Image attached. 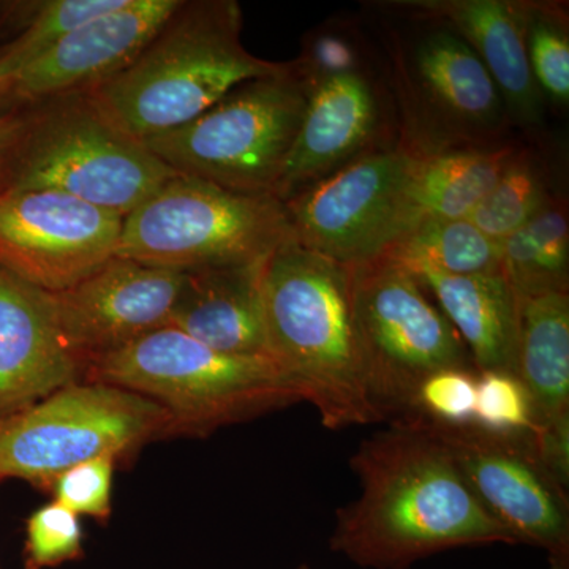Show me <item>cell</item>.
<instances>
[{
    "label": "cell",
    "mask_w": 569,
    "mask_h": 569,
    "mask_svg": "<svg viewBox=\"0 0 569 569\" xmlns=\"http://www.w3.org/2000/svg\"><path fill=\"white\" fill-rule=\"evenodd\" d=\"M291 238L274 194L233 192L178 174L123 217L118 257L189 272L258 263Z\"/></svg>",
    "instance_id": "52a82bcc"
},
{
    "label": "cell",
    "mask_w": 569,
    "mask_h": 569,
    "mask_svg": "<svg viewBox=\"0 0 569 569\" xmlns=\"http://www.w3.org/2000/svg\"><path fill=\"white\" fill-rule=\"evenodd\" d=\"M381 6L373 32L395 97L400 151L427 159L519 138L496 82L462 37L395 2Z\"/></svg>",
    "instance_id": "277c9868"
},
{
    "label": "cell",
    "mask_w": 569,
    "mask_h": 569,
    "mask_svg": "<svg viewBox=\"0 0 569 569\" xmlns=\"http://www.w3.org/2000/svg\"><path fill=\"white\" fill-rule=\"evenodd\" d=\"M266 355L329 430L385 421L367 389L353 268L288 238L264 261Z\"/></svg>",
    "instance_id": "7a4b0ae2"
},
{
    "label": "cell",
    "mask_w": 569,
    "mask_h": 569,
    "mask_svg": "<svg viewBox=\"0 0 569 569\" xmlns=\"http://www.w3.org/2000/svg\"><path fill=\"white\" fill-rule=\"evenodd\" d=\"M397 144L399 122L385 58L369 69L317 82L274 197L283 203L361 157Z\"/></svg>",
    "instance_id": "5bb4252c"
},
{
    "label": "cell",
    "mask_w": 569,
    "mask_h": 569,
    "mask_svg": "<svg viewBox=\"0 0 569 569\" xmlns=\"http://www.w3.org/2000/svg\"><path fill=\"white\" fill-rule=\"evenodd\" d=\"M403 269L436 298L438 309L466 343L477 372L515 373L518 301L503 274L448 276L429 268Z\"/></svg>",
    "instance_id": "ffe728a7"
},
{
    "label": "cell",
    "mask_w": 569,
    "mask_h": 569,
    "mask_svg": "<svg viewBox=\"0 0 569 569\" xmlns=\"http://www.w3.org/2000/svg\"><path fill=\"white\" fill-rule=\"evenodd\" d=\"M84 556L80 516L62 505H44L26 523L24 569L58 568Z\"/></svg>",
    "instance_id": "f1b7e54d"
},
{
    "label": "cell",
    "mask_w": 569,
    "mask_h": 569,
    "mask_svg": "<svg viewBox=\"0 0 569 569\" xmlns=\"http://www.w3.org/2000/svg\"><path fill=\"white\" fill-rule=\"evenodd\" d=\"M82 377L84 367L63 343L47 291L0 269V417Z\"/></svg>",
    "instance_id": "ac0fdd59"
},
{
    "label": "cell",
    "mask_w": 569,
    "mask_h": 569,
    "mask_svg": "<svg viewBox=\"0 0 569 569\" xmlns=\"http://www.w3.org/2000/svg\"><path fill=\"white\" fill-rule=\"evenodd\" d=\"M516 301L515 376L529 392L535 426L568 417L569 291L516 295Z\"/></svg>",
    "instance_id": "44dd1931"
},
{
    "label": "cell",
    "mask_w": 569,
    "mask_h": 569,
    "mask_svg": "<svg viewBox=\"0 0 569 569\" xmlns=\"http://www.w3.org/2000/svg\"><path fill=\"white\" fill-rule=\"evenodd\" d=\"M353 312L367 389L383 419L407 415L433 372L473 367L455 326L417 277L387 258L353 268Z\"/></svg>",
    "instance_id": "30bf717a"
},
{
    "label": "cell",
    "mask_w": 569,
    "mask_h": 569,
    "mask_svg": "<svg viewBox=\"0 0 569 569\" xmlns=\"http://www.w3.org/2000/svg\"><path fill=\"white\" fill-rule=\"evenodd\" d=\"M234 0H181L114 77L81 92L116 129L138 141L192 122L238 86L279 73L246 50Z\"/></svg>",
    "instance_id": "3957f363"
},
{
    "label": "cell",
    "mask_w": 569,
    "mask_h": 569,
    "mask_svg": "<svg viewBox=\"0 0 569 569\" xmlns=\"http://www.w3.org/2000/svg\"><path fill=\"white\" fill-rule=\"evenodd\" d=\"M178 174L84 93H71L29 112L10 190L69 194L123 219Z\"/></svg>",
    "instance_id": "ba28073f"
},
{
    "label": "cell",
    "mask_w": 569,
    "mask_h": 569,
    "mask_svg": "<svg viewBox=\"0 0 569 569\" xmlns=\"http://www.w3.org/2000/svg\"><path fill=\"white\" fill-rule=\"evenodd\" d=\"M531 448L550 477L568 490L569 486V415L537 425L529 433Z\"/></svg>",
    "instance_id": "d6a6232c"
},
{
    "label": "cell",
    "mask_w": 569,
    "mask_h": 569,
    "mask_svg": "<svg viewBox=\"0 0 569 569\" xmlns=\"http://www.w3.org/2000/svg\"><path fill=\"white\" fill-rule=\"evenodd\" d=\"M173 433L162 407L126 389L78 381L31 407L0 417V479L50 488L84 460L127 455Z\"/></svg>",
    "instance_id": "9c48e42d"
},
{
    "label": "cell",
    "mask_w": 569,
    "mask_h": 569,
    "mask_svg": "<svg viewBox=\"0 0 569 569\" xmlns=\"http://www.w3.org/2000/svg\"><path fill=\"white\" fill-rule=\"evenodd\" d=\"M123 0H51L40 3L24 31L0 48V88L43 58L56 44L92 18L118 9Z\"/></svg>",
    "instance_id": "4316f807"
},
{
    "label": "cell",
    "mask_w": 569,
    "mask_h": 569,
    "mask_svg": "<svg viewBox=\"0 0 569 569\" xmlns=\"http://www.w3.org/2000/svg\"><path fill=\"white\" fill-rule=\"evenodd\" d=\"M527 58L548 108L569 107V21L563 3L522 0Z\"/></svg>",
    "instance_id": "484cf974"
},
{
    "label": "cell",
    "mask_w": 569,
    "mask_h": 569,
    "mask_svg": "<svg viewBox=\"0 0 569 569\" xmlns=\"http://www.w3.org/2000/svg\"><path fill=\"white\" fill-rule=\"evenodd\" d=\"M84 381L152 400L173 433H208L299 402L268 356L220 353L163 326L86 367Z\"/></svg>",
    "instance_id": "5b68a950"
},
{
    "label": "cell",
    "mask_w": 569,
    "mask_h": 569,
    "mask_svg": "<svg viewBox=\"0 0 569 569\" xmlns=\"http://www.w3.org/2000/svg\"><path fill=\"white\" fill-rule=\"evenodd\" d=\"M381 58L380 47H373L361 26L350 20H329L306 33L295 63L310 88L328 78L369 69Z\"/></svg>",
    "instance_id": "83f0119b"
},
{
    "label": "cell",
    "mask_w": 569,
    "mask_h": 569,
    "mask_svg": "<svg viewBox=\"0 0 569 569\" xmlns=\"http://www.w3.org/2000/svg\"><path fill=\"white\" fill-rule=\"evenodd\" d=\"M380 258L448 276L501 274L498 242L468 219H421Z\"/></svg>",
    "instance_id": "d4e9b609"
},
{
    "label": "cell",
    "mask_w": 569,
    "mask_h": 569,
    "mask_svg": "<svg viewBox=\"0 0 569 569\" xmlns=\"http://www.w3.org/2000/svg\"><path fill=\"white\" fill-rule=\"evenodd\" d=\"M400 9L449 26L485 63L523 140L545 144L548 103L531 74L522 0H399Z\"/></svg>",
    "instance_id": "e0dca14e"
},
{
    "label": "cell",
    "mask_w": 569,
    "mask_h": 569,
    "mask_svg": "<svg viewBox=\"0 0 569 569\" xmlns=\"http://www.w3.org/2000/svg\"><path fill=\"white\" fill-rule=\"evenodd\" d=\"M523 138L415 159L410 204L421 219H468L515 159Z\"/></svg>",
    "instance_id": "7402d4cb"
},
{
    "label": "cell",
    "mask_w": 569,
    "mask_h": 569,
    "mask_svg": "<svg viewBox=\"0 0 569 569\" xmlns=\"http://www.w3.org/2000/svg\"><path fill=\"white\" fill-rule=\"evenodd\" d=\"M122 217L51 190L0 193V269L47 293L111 260Z\"/></svg>",
    "instance_id": "4fadbf2b"
},
{
    "label": "cell",
    "mask_w": 569,
    "mask_h": 569,
    "mask_svg": "<svg viewBox=\"0 0 569 569\" xmlns=\"http://www.w3.org/2000/svg\"><path fill=\"white\" fill-rule=\"evenodd\" d=\"M298 569H312L309 567V565H301V567H299Z\"/></svg>",
    "instance_id": "e575fe53"
},
{
    "label": "cell",
    "mask_w": 569,
    "mask_h": 569,
    "mask_svg": "<svg viewBox=\"0 0 569 569\" xmlns=\"http://www.w3.org/2000/svg\"><path fill=\"white\" fill-rule=\"evenodd\" d=\"M425 421L449 449L482 507L516 542L545 549L550 569H569L568 490L541 466L529 433L500 436L475 425Z\"/></svg>",
    "instance_id": "7c38bea8"
},
{
    "label": "cell",
    "mask_w": 569,
    "mask_h": 569,
    "mask_svg": "<svg viewBox=\"0 0 569 569\" xmlns=\"http://www.w3.org/2000/svg\"><path fill=\"white\" fill-rule=\"evenodd\" d=\"M182 282L183 272L114 254L73 287L47 295L63 343L86 370L96 359L168 326Z\"/></svg>",
    "instance_id": "9a60e30c"
},
{
    "label": "cell",
    "mask_w": 569,
    "mask_h": 569,
    "mask_svg": "<svg viewBox=\"0 0 569 569\" xmlns=\"http://www.w3.org/2000/svg\"><path fill=\"white\" fill-rule=\"evenodd\" d=\"M473 425L500 436H523L533 430L530 396L515 373L478 372Z\"/></svg>",
    "instance_id": "f546056e"
},
{
    "label": "cell",
    "mask_w": 569,
    "mask_h": 569,
    "mask_svg": "<svg viewBox=\"0 0 569 569\" xmlns=\"http://www.w3.org/2000/svg\"><path fill=\"white\" fill-rule=\"evenodd\" d=\"M413 162L399 148L385 149L288 198L291 238L348 268L383 257L418 223L408 194Z\"/></svg>",
    "instance_id": "8fae6325"
},
{
    "label": "cell",
    "mask_w": 569,
    "mask_h": 569,
    "mask_svg": "<svg viewBox=\"0 0 569 569\" xmlns=\"http://www.w3.org/2000/svg\"><path fill=\"white\" fill-rule=\"evenodd\" d=\"M559 194L563 190L557 182L546 146L523 140L505 173L468 220L482 234L500 242Z\"/></svg>",
    "instance_id": "cb8c5ba5"
},
{
    "label": "cell",
    "mask_w": 569,
    "mask_h": 569,
    "mask_svg": "<svg viewBox=\"0 0 569 569\" xmlns=\"http://www.w3.org/2000/svg\"><path fill=\"white\" fill-rule=\"evenodd\" d=\"M309 84L288 62L228 92L192 122L142 144L176 173L252 194H274L309 100Z\"/></svg>",
    "instance_id": "8992f818"
},
{
    "label": "cell",
    "mask_w": 569,
    "mask_h": 569,
    "mask_svg": "<svg viewBox=\"0 0 569 569\" xmlns=\"http://www.w3.org/2000/svg\"><path fill=\"white\" fill-rule=\"evenodd\" d=\"M477 378L473 367H451L433 372L419 385L407 415L445 426L473 425Z\"/></svg>",
    "instance_id": "4dcf8cb0"
},
{
    "label": "cell",
    "mask_w": 569,
    "mask_h": 569,
    "mask_svg": "<svg viewBox=\"0 0 569 569\" xmlns=\"http://www.w3.org/2000/svg\"><path fill=\"white\" fill-rule=\"evenodd\" d=\"M350 467L361 493L337 511L329 546L358 567L408 569L445 550L518 545L417 415L362 441Z\"/></svg>",
    "instance_id": "6da1fadb"
},
{
    "label": "cell",
    "mask_w": 569,
    "mask_h": 569,
    "mask_svg": "<svg viewBox=\"0 0 569 569\" xmlns=\"http://www.w3.org/2000/svg\"><path fill=\"white\" fill-rule=\"evenodd\" d=\"M28 126L29 112L0 114V193L11 189Z\"/></svg>",
    "instance_id": "836d02e7"
},
{
    "label": "cell",
    "mask_w": 569,
    "mask_h": 569,
    "mask_svg": "<svg viewBox=\"0 0 569 569\" xmlns=\"http://www.w3.org/2000/svg\"><path fill=\"white\" fill-rule=\"evenodd\" d=\"M264 261L183 272L168 326L220 353L266 355Z\"/></svg>",
    "instance_id": "d6986e66"
},
{
    "label": "cell",
    "mask_w": 569,
    "mask_h": 569,
    "mask_svg": "<svg viewBox=\"0 0 569 569\" xmlns=\"http://www.w3.org/2000/svg\"><path fill=\"white\" fill-rule=\"evenodd\" d=\"M181 0H123L78 26L50 52L0 88V100L44 103L114 77L162 28Z\"/></svg>",
    "instance_id": "2e32d148"
},
{
    "label": "cell",
    "mask_w": 569,
    "mask_h": 569,
    "mask_svg": "<svg viewBox=\"0 0 569 569\" xmlns=\"http://www.w3.org/2000/svg\"><path fill=\"white\" fill-rule=\"evenodd\" d=\"M500 247L501 274L515 295L569 291L567 194H559Z\"/></svg>",
    "instance_id": "603a6c76"
},
{
    "label": "cell",
    "mask_w": 569,
    "mask_h": 569,
    "mask_svg": "<svg viewBox=\"0 0 569 569\" xmlns=\"http://www.w3.org/2000/svg\"><path fill=\"white\" fill-rule=\"evenodd\" d=\"M114 456L84 460L69 468L51 482L56 503L77 516H88L104 522L111 515Z\"/></svg>",
    "instance_id": "1f68e13d"
}]
</instances>
